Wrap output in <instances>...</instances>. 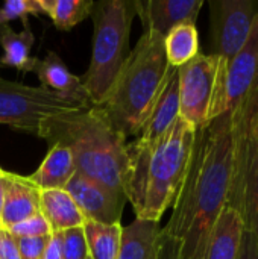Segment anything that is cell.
<instances>
[{
	"label": "cell",
	"instance_id": "obj_1",
	"mask_svg": "<svg viewBox=\"0 0 258 259\" xmlns=\"http://www.w3.org/2000/svg\"><path fill=\"white\" fill-rule=\"evenodd\" d=\"M234 144L231 112L196 131L190 164L172 205V217L161 228L179 244V259H205L211 229L228 203Z\"/></svg>",
	"mask_w": 258,
	"mask_h": 259
},
{
	"label": "cell",
	"instance_id": "obj_2",
	"mask_svg": "<svg viewBox=\"0 0 258 259\" xmlns=\"http://www.w3.org/2000/svg\"><path fill=\"white\" fill-rule=\"evenodd\" d=\"M196 129L181 115L155 143L126 144L123 190L135 219L160 222L173 205L186 178Z\"/></svg>",
	"mask_w": 258,
	"mask_h": 259
},
{
	"label": "cell",
	"instance_id": "obj_3",
	"mask_svg": "<svg viewBox=\"0 0 258 259\" xmlns=\"http://www.w3.org/2000/svg\"><path fill=\"white\" fill-rule=\"evenodd\" d=\"M36 137L50 146L67 147L73 155L78 175L126 199L123 181L128 140L117 134L93 105L47 118L40 126Z\"/></svg>",
	"mask_w": 258,
	"mask_h": 259
},
{
	"label": "cell",
	"instance_id": "obj_4",
	"mask_svg": "<svg viewBox=\"0 0 258 259\" xmlns=\"http://www.w3.org/2000/svg\"><path fill=\"white\" fill-rule=\"evenodd\" d=\"M170 70L164 36L144 29L135 49H131L129 58L108 96L100 105L94 106L96 111L126 140L138 137L167 82Z\"/></svg>",
	"mask_w": 258,
	"mask_h": 259
},
{
	"label": "cell",
	"instance_id": "obj_5",
	"mask_svg": "<svg viewBox=\"0 0 258 259\" xmlns=\"http://www.w3.org/2000/svg\"><path fill=\"white\" fill-rule=\"evenodd\" d=\"M137 0H99L93 3V52L82 90L93 106L100 105L129 58V35L137 15Z\"/></svg>",
	"mask_w": 258,
	"mask_h": 259
},
{
	"label": "cell",
	"instance_id": "obj_6",
	"mask_svg": "<svg viewBox=\"0 0 258 259\" xmlns=\"http://www.w3.org/2000/svg\"><path fill=\"white\" fill-rule=\"evenodd\" d=\"M227 112L239 132L258 124V14L242 50L230 61L220 58L210 121Z\"/></svg>",
	"mask_w": 258,
	"mask_h": 259
},
{
	"label": "cell",
	"instance_id": "obj_7",
	"mask_svg": "<svg viewBox=\"0 0 258 259\" xmlns=\"http://www.w3.org/2000/svg\"><path fill=\"white\" fill-rule=\"evenodd\" d=\"M91 106L85 94H65L0 77V124L36 135L50 117Z\"/></svg>",
	"mask_w": 258,
	"mask_h": 259
},
{
	"label": "cell",
	"instance_id": "obj_8",
	"mask_svg": "<svg viewBox=\"0 0 258 259\" xmlns=\"http://www.w3.org/2000/svg\"><path fill=\"white\" fill-rule=\"evenodd\" d=\"M236 129V127H234ZM258 124L246 132L236 131L233 178L228 206L239 211L245 231L258 244Z\"/></svg>",
	"mask_w": 258,
	"mask_h": 259
},
{
	"label": "cell",
	"instance_id": "obj_9",
	"mask_svg": "<svg viewBox=\"0 0 258 259\" xmlns=\"http://www.w3.org/2000/svg\"><path fill=\"white\" fill-rule=\"evenodd\" d=\"M220 58L199 52L192 61L176 68L179 90V115L196 131L210 123Z\"/></svg>",
	"mask_w": 258,
	"mask_h": 259
},
{
	"label": "cell",
	"instance_id": "obj_10",
	"mask_svg": "<svg viewBox=\"0 0 258 259\" xmlns=\"http://www.w3.org/2000/svg\"><path fill=\"white\" fill-rule=\"evenodd\" d=\"M211 55L230 61L249 38L258 14L257 0H210Z\"/></svg>",
	"mask_w": 258,
	"mask_h": 259
},
{
	"label": "cell",
	"instance_id": "obj_11",
	"mask_svg": "<svg viewBox=\"0 0 258 259\" xmlns=\"http://www.w3.org/2000/svg\"><path fill=\"white\" fill-rule=\"evenodd\" d=\"M75 200L85 222L100 225H119L128 200L105 188L103 185L82 176L75 175L64 188Z\"/></svg>",
	"mask_w": 258,
	"mask_h": 259
},
{
	"label": "cell",
	"instance_id": "obj_12",
	"mask_svg": "<svg viewBox=\"0 0 258 259\" xmlns=\"http://www.w3.org/2000/svg\"><path fill=\"white\" fill-rule=\"evenodd\" d=\"M135 6L143 29L166 36L178 24L196 23L204 0H137Z\"/></svg>",
	"mask_w": 258,
	"mask_h": 259
},
{
	"label": "cell",
	"instance_id": "obj_13",
	"mask_svg": "<svg viewBox=\"0 0 258 259\" xmlns=\"http://www.w3.org/2000/svg\"><path fill=\"white\" fill-rule=\"evenodd\" d=\"M179 117V90H178V71L172 67L167 82L157 99L141 132L135 138L141 144H152L158 141Z\"/></svg>",
	"mask_w": 258,
	"mask_h": 259
},
{
	"label": "cell",
	"instance_id": "obj_14",
	"mask_svg": "<svg viewBox=\"0 0 258 259\" xmlns=\"http://www.w3.org/2000/svg\"><path fill=\"white\" fill-rule=\"evenodd\" d=\"M36 214H40V190L33 187L26 176L8 171L0 226L8 229Z\"/></svg>",
	"mask_w": 258,
	"mask_h": 259
},
{
	"label": "cell",
	"instance_id": "obj_15",
	"mask_svg": "<svg viewBox=\"0 0 258 259\" xmlns=\"http://www.w3.org/2000/svg\"><path fill=\"white\" fill-rule=\"evenodd\" d=\"M245 234V225L239 211L225 206L217 217L205 250V259H237Z\"/></svg>",
	"mask_w": 258,
	"mask_h": 259
},
{
	"label": "cell",
	"instance_id": "obj_16",
	"mask_svg": "<svg viewBox=\"0 0 258 259\" xmlns=\"http://www.w3.org/2000/svg\"><path fill=\"white\" fill-rule=\"evenodd\" d=\"M160 235V222L135 219L122 229L117 259H158Z\"/></svg>",
	"mask_w": 258,
	"mask_h": 259
},
{
	"label": "cell",
	"instance_id": "obj_17",
	"mask_svg": "<svg viewBox=\"0 0 258 259\" xmlns=\"http://www.w3.org/2000/svg\"><path fill=\"white\" fill-rule=\"evenodd\" d=\"M76 175V165L71 152L62 146H50L41 165L27 178L38 190H64Z\"/></svg>",
	"mask_w": 258,
	"mask_h": 259
},
{
	"label": "cell",
	"instance_id": "obj_18",
	"mask_svg": "<svg viewBox=\"0 0 258 259\" xmlns=\"http://www.w3.org/2000/svg\"><path fill=\"white\" fill-rule=\"evenodd\" d=\"M40 214L46 219L52 234L81 228L84 215L65 190H40Z\"/></svg>",
	"mask_w": 258,
	"mask_h": 259
},
{
	"label": "cell",
	"instance_id": "obj_19",
	"mask_svg": "<svg viewBox=\"0 0 258 259\" xmlns=\"http://www.w3.org/2000/svg\"><path fill=\"white\" fill-rule=\"evenodd\" d=\"M33 42L35 36L30 27L23 29L21 32H15L9 24H0V47L3 49L0 65L32 73L38 59L30 56Z\"/></svg>",
	"mask_w": 258,
	"mask_h": 259
},
{
	"label": "cell",
	"instance_id": "obj_20",
	"mask_svg": "<svg viewBox=\"0 0 258 259\" xmlns=\"http://www.w3.org/2000/svg\"><path fill=\"white\" fill-rule=\"evenodd\" d=\"M32 73L38 76L41 87L46 90L65 94H84L81 77L70 73L64 61L55 52H49L46 58L36 59Z\"/></svg>",
	"mask_w": 258,
	"mask_h": 259
},
{
	"label": "cell",
	"instance_id": "obj_21",
	"mask_svg": "<svg viewBox=\"0 0 258 259\" xmlns=\"http://www.w3.org/2000/svg\"><path fill=\"white\" fill-rule=\"evenodd\" d=\"M164 50L169 64L175 68L187 64L199 55V33L195 23L175 26L164 36Z\"/></svg>",
	"mask_w": 258,
	"mask_h": 259
},
{
	"label": "cell",
	"instance_id": "obj_22",
	"mask_svg": "<svg viewBox=\"0 0 258 259\" xmlns=\"http://www.w3.org/2000/svg\"><path fill=\"white\" fill-rule=\"evenodd\" d=\"M82 229L90 259H117L123 229L120 223L100 225L94 222H85Z\"/></svg>",
	"mask_w": 258,
	"mask_h": 259
},
{
	"label": "cell",
	"instance_id": "obj_23",
	"mask_svg": "<svg viewBox=\"0 0 258 259\" xmlns=\"http://www.w3.org/2000/svg\"><path fill=\"white\" fill-rule=\"evenodd\" d=\"M93 0H38L43 14L49 15L59 30H70L90 17Z\"/></svg>",
	"mask_w": 258,
	"mask_h": 259
},
{
	"label": "cell",
	"instance_id": "obj_24",
	"mask_svg": "<svg viewBox=\"0 0 258 259\" xmlns=\"http://www.w3.org/2000/svg\"><path fill=\"white\" fill-rule=\"evenodd\" d=\"M43 14L38 0H6L0 6V24H8L11 20L20 18L23 23V29L29 26V15H40Z\"/></svg>",
	"mask_w": 258,
	"mask_h": 259
},
{
	"label": "cell",
	"instance_id": "obj_25",
	"mask_svg": "<svg viewBox=\"0 0 258 259\" xmlns=\"http://www.w3.org/2000/svg\"><path fill=\"white\" fill-rule=\"evenodd\" d=\"M61 238L62 259H88V249L82 226L61 232Z\"/></svg>",
	"mask_w": 258,
	"mask_h": 259
},
{
	"label": "cell",
	"instance_id": "obj_26",
	"mask_svg": "<svg viewBox=\"0 0 258 259\" xmlns=\"http://www.w3.org/2000/svg\"><path fill=\"white\" fill-rule=\"evenodd\" d=\"M8 231L17 238H33V237L52 235V231H50L46 219L41 214H36L24 222H20V223L11 226V228H8Z\"/></svg>",
	"mask_w": 258,
	"mask_h": 259
},
{
	"label": "cell",
	"instance_id": "obj_27",
	"mask_svg": "<svg viewBox=\"0 0 258 259\" xmlns=\"http://www.w3.org/2000/svg\"><path fill=\"white\" fill-rule=\"evenodd\" d=\"M50 237L52 235L33 237V238H18L20 259H43Z\"/></svg>",
	"mask_w": 258,
	"mask_h": 259
},
{
	"label": "cell",
	"instance_id": "obj_28",
	"mask_svg": "<svg viewBox=\"0 0 258 259\" xmlns=\"http://www.w3.org/2000/svg\"><path fill=\"white\" fill-rule=\"evenodd\" d=\"M0 259H20L18 238L5 228H0Z\"/></svg>",
	"mask_w": 258,
	"mask_h": 259
},
{
	"label": "cell",
	"instance_id": "obj_29",
	"mask_svg": "<svg viewBox=\"0 0 258 259\" xmlns=\"http://www.w3.org/2000/svg\"><path fill=\"white\" fill-rule=\"evenodd\" d=\"M179 253H181L179 244L172 237H169L167 234L161 231L158 259H179Z\"/></svg>",
	"mask_w": 258,
	"mask_h": 259
},
{
	"label": "cell",
	"instance_id": "obj_30",
	"mask_svg": "<svg viewBox=\"0 0 258 259\" xmlns=\"http://www.w3.org/2000/svg\"><path fill=\"white\" fill-rule=\"evenodd\" d=\"M237 259H258V244L255 238L245 231L243 240H242V247Z\"/></svg>",
	"mask_w": 258,
	"mask_h": 259
},
{
	"label": "cell",
	"instance_id": "obj_31",
	"mask_svg": "<svg viewBox=\"0 0 258 259\" xmlns=\"http://www.w3.org/2000/svg\"><path fill=\"white\" fill-rule=\"evenodd\" d=\"M43 259H62V238H61V234H52Z\"/></svg>",
	"mask_w": 258,
	"mask_h": 259
},
{
	"label": "cell",
	"instance_id": "obj_32",
	"mask_svg": "<svg viewBox=\"0 0 258 259\" xmlns=\"http://www.w3.org/2000/svg\"><path fill=\"white\" fill-rule=\"evenodd\" d=\"M6 184H8V170H5V168L0 167V214H2L5 193H6Z\"/></svg>",
	"mask_w": 258,
	"mask_h": 259
},
{
	"label": "cell",
	"instance_id": "obj_33",
	"mask_svg": "<svg viewBox=\"0 0 258 259\" xmlns=\"http://www.w3.org/2000/svg\"><path fill=\"white\" fill-rule=\"evenodd\" d=\"M257 140H258V134H257Z\"/></svg>",
	"mask_w": 258,
	"mask_h": 259
},
{
	"label": "cell",
	"instance_id": "obj_34",
	"mask_svg": "<svg viewBox=\"0 0 258 259\" xmlns=\"http://www.w3.org/2000/svg\"><path fill=\"white\" fill-rule=\"evenodd\" d=\"M88 259H90V256H88Z\"/></svg>",
	"mask_w": 258,
	"mask_h": 259
},
{
	"label": "cell",
	"instance_id": "obj_35",
	"mask_svg": "<svg viewBox=\"0 0 258 259\" xmlns=\"http://www.w3.org/2000/svg\"><path fill=\"white\" fill-rule=\"evenodd\" d=\"M0 228H2V226H0Z\"/></svg>",
	"mask_w": 258,
	"mask_h": 259
},
{
	"label": "cell",
	"instance_id": "obj_36",
	"mask_svg": "<svg viewBox=\"0 0 258 259\" xmlns=\"http://www.w3.org/2000/svg\"><path fill=\"white\" fill-rule=\"evenodd\" d=\"M0 67H2V65H0Z\"/></svg>",
	"mask_w": 258,
	"mask_h": 259
}]
</instances>
